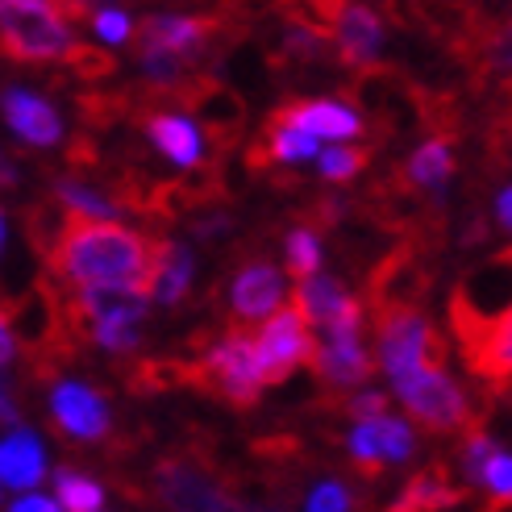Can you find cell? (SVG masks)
<instances>
[{"label":"cell","mask_w":512,"mask_h":512,"mask_svg":"<svg viewBox=\"0 0 512 512\" xmlns=\"http://www.w3.org/2000/svg\"><path fill=\"white\" fill-rule=\"evenodd\" d=\"M9 512H63L55 500H46V496H21Z\"/></svg>","instance_id":"obj_31"},{"label":"cell","mask_w":512,"mask_h":512,"mask_svg":"<svg viewBox=\"0 0 512 512\" xmlns=\"http://www.w3.org/2000/svg\"><path fill=\"white\" fill-rule=\"evenodd\" d=\"M75 46L71 25L63 21L59 5L42 0H0V50L21 63L63 59Z\"/></svg>","instance_id":"obj_3"},{"label":"cell","mask_w":512,"mask_h":512,"mask_svg":"<svg viewBox=\"0 0 512 512\" xmlns=\"http://www.w3.org/2000/svg\"><path fill=\"white\" fill-rule=\"evenodd\" d=\"M371 438H375V454L379 463H404L413 454V429L396 417H379L371 421Z\"/></svg>","instance_id":"obj_24"},{"label":"cell","mask_w":512,"mask_h":512,"mask_svg":"<svg viewBox=\"0 0 512 512\" xmlns=\"http://www.w3.org/2000/svg\"><path fill=\"white\" fill-rule=\"evenodd\" d=\"M192 288V250L179 242H155V259H150V296L163 304H179Z\"/></svg>","instance_id":"obj_15"},{"label":"cell","mask_w":512,"mask_h":512,"mask_svg":"<svg viewBox=\"0 0 512 512\" xmlns=\"http://www.w3.org/2000/svg\"><path fill=\"white\" fill-rule=\"evenodd\" d=\"M396 396L425 429L433 433H454V429H479V417L467 400V392L446 375V371H417L404 383H396Z\"/></svg>","instance_id":"obj_6"},{"label":"cell","mask_w":512,"mask_h":512,"mask_svg":"<svg viewBox=\"0 0 512 512\" xmlns=\"http://www.w3.org/2000/svg\"><path fill=\"white\" fill-rule=\"evenodd\" d=\"M367 163H371V150L363 146H329L325 155H317L321 179H329V184H350V179L367 171Z\"/></svg>","instance_id":"obj_23"},{"label":"cell","mask_w":512,"mask_h":512,"mask_svg":"<svg viewBox=\"0 0 512 512\" xmlns=\"http://www.w3.org/2000/svg\"><path fill=\"white\" fill-rule=\"evenodd\" d=\"M284 250H288V275L296 279H313L317 275V263H321V238L313 234V229H292V234L284 238Z\"/></svg>","instance_id":"obj_25"},{"label":"cell","mask_w":512,"mask_h":512,"mask_svg":"<svg viewBox=\"0 0 512 512\" xmlns=\"http://www.w3.org/2000/svg\"><path fill=\"white\" fill-rule=\"evenodd\" d=\"M13 358V338H9V329H5V317H0V367H5Z\"/></svg>","instance_id":"obj_33"},{"label":"cell","mask_w":512,"mask_h":512,"mask_svg":"<svg viewBox=\"0 0 512 512\" xmlns=\"http://www.w3.org/2000/svg\"><path fill=\"white\" fill-rule=\"evenodd\" d=\"M229 300H234V317L238 321H267L279 309V300H284V279H279V271L271 263L254 259V263H246L238 271Z\"/></svg>","instance_id":"obj_13"},{"label":"cell","mask_w":512,"mask_h":512,"mask_svg":"<svg viewBox=\"0 0 512 512\" xmlns=\"http://www.w3.org/2000/svg\"><path fill=\"white\" fill-rule=\"evenodd\" d=\"M313 367L329 388H354V383L371 379V371H375L371 354L363 350L358 338H325L313 350Z\"/></svg>","instance_id":"obj_14"},{"label":"cell","mask_w":512,"mask_h":512,"mask_svg":"<svg viewBox=\"0 0 512 512\" xmlns=\"http://www.w3.org/2000/svg\"><path fill=\"white\" fill-rule=\"evenodd\" d=\"M342 300H346V292H342V284L334 275H313V279H300L296 284V304L292 309L300 313V321L304 325H329L338 317V309H342Z\"/></svg>","instance_id":"obj_18"},{"label":"cell","mask_w":512,"mask_h":512,"mask_svg":"<svg viewBox=\"0 0 512 512\" xmlns=\"http://www.w3.org/2000/svg\"><path fill=\"white\" fill-rule=\"evenodd\" d=\"M55 488H59V504L67 512H100L105 508V488H100L96 479L71 471V467L55 471Z\"/></svg>","instance_id":"obj_20"},{"label":"cell","mask_w":512,"mask_h":512,"mask_svg":"<svg viewBox=\"0 0 512 512\" xmlns=\"http://www.w3.org/2000/svg\"><path fill=\"white\" fill-rule=\"evenodd\" d=\"M155 492L171 512H284V508L242 504L225 483H217L192 458H163L155 467Z\"/></svg>","instance_id":"obj_5"},{"label":"cell","mask_w":512,"mask_h":512,"mask_svg":"<svg viewBox=\"0 0 512 512\" xmlns=\"http://www.w3.org/2000/svg\"><path fill=\"white\" fill-rule=\"evenodd\" d=\"M267 125H279V130H296L304 138H358L363 134V121L350 105L342 100H288L279 105Z\"/></svg>","instance_id":"obj_9"},{"label":"cell","mask_w":512,"mask_h":512,"mask_svg":"<svg viewBox=\"0 0 512 512\" xmlns=\"http://www.w3.org/2000/svg\"><path fill=\"white\" fill-rule=\"evenodd\" d=\"M334 50H338V63L350 67L354 75H367L379 67V46H383V25L371 9H358L346 5L334 17Z\"/></svg>","instance_id":"obj_11"},{"label":"cell","mask_w":512,"mask_h":512,"mask_svg":"<svg viewBox=\"0 0 512 512\" xmlns=\"http://www.w3.org/2000/svg\"><path fill=\"white\" fill-rule=\"evenodd\" d=\"M146 134L163 155L179 167H200V134L188 117L175 113H146Z\"/></svg>","instance_id":"obj_16"},{"label":"cell","mask_w":512,"mask_h":512,"mask_svg":"<svg viewBox=\"0 0 512 512\" xmlns=\"http://www.w3.org/2000/svg\"><path fill=\"white\" fill-rule=\"evenodd\" d=\"M0 234H5V213H0Z\"/></svg>","instance_id":"obj_36"},{"label":"cell","mask_w":512,"mask_h":512,"mask_svg":"<svg viewBox=\"0 0 512 512\" xmlns=\"http://www.w3.org/2000/svg\"><path fill=\"white\" fill-rule=\"evenodd\" d=\"M150 259L155 242L130 234L121 225H80L71 221L59 246L50 250V267L59 279H71L80 288H113V284H150Z\"/></svg>","instance_id":"obj_1"},{"label":"cell","mask_w":512,"mask_h":512,"mask_svg":"<svg viewBox=\"0 0 512 512\" xmlns=\"http://www.w3.org/2000/svg\"><path fill=\"white\" fill-rule=\"evenodd\" d=\"M196 388L225 400L229 408H254L263 396V371L259 354H254L250 334H225L204 346V354L192 363Z\"/></svg>","instance_id":"obj_2"},{"label":"cell","mask_w":512,"mask_h":512,"mask_svg":"<svg viewBox=\"0 0 512 512\" xmlns=\"http://www.w3.org/2000/svg\"><path fill=\"white\" fill-rule=\"evenodd\" d=\"M450 175H454V155H450V142L442 138L421 142L413 150V159H408V184L417 188H442Z\"/></svg>","instance_id":"obj_19"},{"label":"cell","mask_w":512,"mask_h":512,"mask_svg":"<svg viewBox=\"0 0 512 512\" xmlns=\"http://www.w3.org/2000/svg\"><path fill=\"white\" fill-rule=\"evenodd\" d=\"M492 454H496V442L483 429H471L467 442H463V483H471V488H475V483L483 479V467H488Z\"/></svg>","instance_id":"obj_27"},{"label":"cell","mask_w":512,"mask_h":512,"mask_svg":"<svg viewBox=\"0 0 512 512\" xmlns=\"http://www.w3.org/2000/svg\"><path fill=\"white\" fill-rule=\"evenodd\" d=\"M375 329H379V358H383V367H388L392 383H404L417 371H442L446 342L421 309L375 313Z\"/></svg>","instance_id":"obj_4"},{"label":"cell","mask_w":512,"mask_h":512,"mask_svg":"<svg viewBox=\"0 0 512 512\" xmlns=\"http://www.w3.org/2000/svg\"><path fill=\"white\" fill-rule=\"evenodd\" d=\"M55 196H59V204H63L67 213L92 217L96 225H105L109 217H117L113 200H109L105 192H92V188H84V184H75V179H59V184H55Z\"/></svg>","instance_id":"obj_21"},{"label":"cell","mask_w":512,"mask_h":512,"mask_svg":"<svg viewBox=\"0 0 512 512\" xmlns=\"http://www.w3.org/2000/svg\"><path fill=\"white\" fill-rule=\"evenodd\" d=\"M50 413H55V425L67 438L100 442L109 433V404L80 379H63L59 388L50 392Z\"/></svg>","instance_id":"obj_10"},{"label":"cell","mask_w":512,"mask_h":512,"mask_svg":"<svg viewBox=\"0 0 512 512\" xmlns=\"http://www.w3.org/2000/svg\"><path fill=\"white\" fill-rule=\"evenodd\" d=\"M67 225H71V213L63 209V204H34L30 217H25L30 242H34V250L46 254V259H50V250L59 246V238L67 234Z\"/></svg>","instance_id":"obj_22"},{"label":"cell","mask_w":512,"mask_h":512,"mask_svg":"<svg viewBox=\"0 0 512 512\" xmlns=\"http://www.w3.org/2000/svg\"><path fill=\"white\" fill-rule=\"evenodd\" d=\"M0 184H17V171H13V163L0 155Z\"/></svg>","instance_id":"obj_35"},{"label":"cell","mask_w":512,"mask_h":512,"mask_svg":"<svg viewBox=\"0 0 512 512\" xmlns=\"http://www.w3.org/2000/svg\"><path fill=\"white\" fill-rule=\"evenodd\" d=\"M46 475V458H42V442L30 429H13L9 442H0V479L9 488H34Z\"/></svg>","instance_id":"obj_17"},{"label":"cell","mask_w":512,"mask_h":512,"mask_svg":"<svg viewBox=\"0 0 512 512\" xmlns=\"http://www.w3.org/2000/svg\"><path fill=\"white\" fill-rule=\"evenodd\" d=\"M63 59H67V67H71L75 80H88V84H100V88H105V75L117 71V63H113L100 46H80V42H75Z\"/></svg>","instance_id":"obj_26"},{"label":"cell","mask_w":512,"mask_h":512,"mask_svg":"<svg viewBox=\"0 0 512 512\" xmlns=\"http://www.w3.org/2000/svg\"><path fill=\"white\" fill-rule=\"evenodd\" d=\"M313 329L300 321L296 309H275L267 317V325L259 329L254 338V354H259V371H263V383H284L296 367L313 363Z\"/></svg>","instance_id":"obj_7"},{"label":"cell","mask_w":512,"mask_h":512,"mask_svg":"<svg viewBox=\"0 0 512 512\" xmlns=\"http://www.w3.org/2000/svg\"><path fill=\"white\" fill-rule=\"evenodd\" d=\"M342 413H350L358 425H371V421H379V417H388V396H383V392H363V396L346 400Z\"/></svg>","instance_id":"obj_29"},{"label":"cell","mask_w":512,"mask_h":512,"mask_svg":"<svg viewBox=\"0 0 512 512\" xmlns=\"http://www.w3.org/2000/svg\"><path fill=\"white\" fill-rule=\"evenodd\" d=\"M309 512H354V496H350L346 483L325 479V483H317L313 496H309Z\"/></svg>","instance_id":"obj_28"},{"label":"cell","mask_w":512,"mask_h":512,"mask_svg":"<svg viewBox=\"0 0 512 512\" xmlns=\"http://www.w3.org/2000/svg\"><path fill=\"white\" fill-rule=\"evenodd\" d=\"M0 109H5V121L9 130L30 142V146H55L63 138V125H59V113L50 100L25 92V88H9L5 96H0Z\"/></svg>","instance_id":"obj_12"},{"label":"cell","mask_w":512,"mask_h":512,"mask_svg":"<svg viewBox=\"0 0 512 512\" xmlns=\"http://www.w3.org/2000/svg\"><path fill=\"white\" fill-rule=\"evenodd\" d=\"M221 21L209 17H179V13H155L138 25V50H163V55L192 67L204 50L213 46Z\"/></svg>","instance_id":"obj_8"},{"label":"cell","mask_w":512,"mask_h":512,"mask_svg":"<svg viewBox=\"0 0 512 512\" xmlns=\"http://www.w3.org/2000/svg\"><path fill=\"white\" fill-rule=\"evenodd\" d=\"M0 421H13V425L21 421V413H17V404L9 400V392H5V388H0Z\"/></svg>","instance_id":"obj_32"},{"label":"cell","mask_w":512,"mask_h":512,"mask_svg":"<svg viewBox=\"0 0 512 512\" xmlns=\"http://www.w3.org/2000/svg\"><path fill=\"white\" fill-rule=\"evenodd\" d=\"M92 25H96V34L105 38V42H125V38L134 34V30H130V17H125L121 9H96Z\"/></svg>","instance_id":"obj_30"},{"label":"cell","mask_w":512,"mask_h":512,"mask_svg":"<svg viewBox=\"0 0 512 512\" xmlns=\"http://www.w3.org/2000/svg\"><path fill=\"white\" fill-rule=\"evenodd\" d=\"M508 204H512V200H508V188H504V192L496 196V221H500L504 229H508V221H512V213H508Z\"/></svg>","instance_id":"obj_34"}]
</instances>
